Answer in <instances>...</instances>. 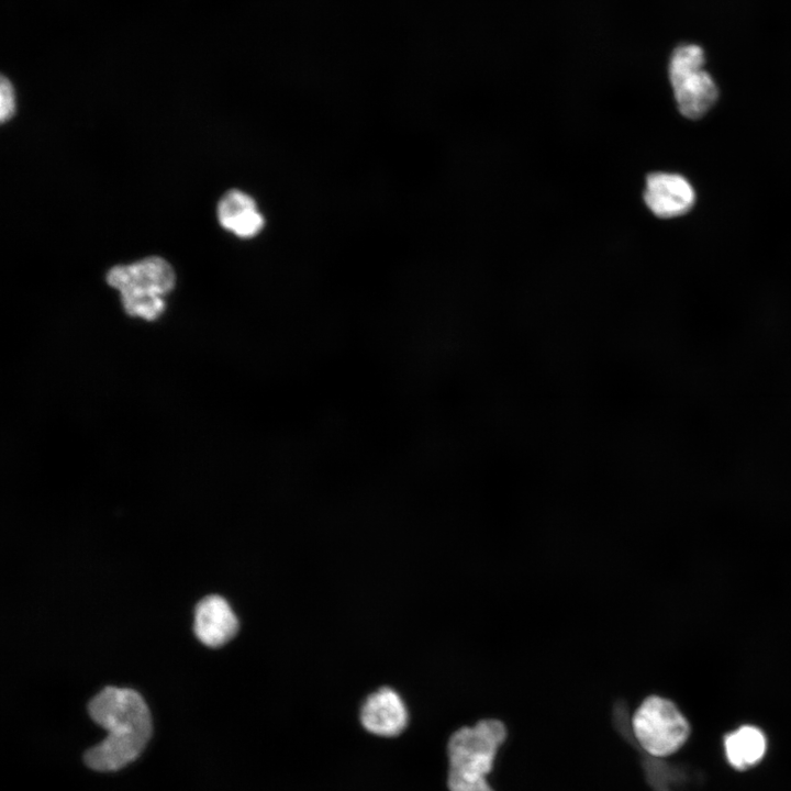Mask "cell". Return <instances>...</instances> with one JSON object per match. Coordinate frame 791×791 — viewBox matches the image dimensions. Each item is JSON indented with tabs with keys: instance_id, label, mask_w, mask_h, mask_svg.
Instances as JSON below:
<instances>
[{
	"instance_id": "6da1fadb",
	"label": "cell",
	"mask_w": 791,
	"mask_h": 791,
	"mask_svg": "<svg viewBox=\"0 0 791 791\" xmlns=\"http://www.w3.org/2000/svg\"><path fill=\"white\" fill-rule=\"evenodd\" d=\"M88 711L108 733L102 742L85 753L83 760L89 768L119 770L141 755L152 735V720L138 692L105 687L90 700Z\"/></svg>"
},
{
	"instance_id": "7a4b0ae2",
	"label": "cell",
	"mask_w": 791,
	"mask_h": 791,
	"mask_svg": "<svg viewBox=\"0 0 791 791\" xmlns=\"http://www.w3.org/2000/svg\"><path fill=\"white\" fill-rule=\"evenodd\" d=\"M506 736V726L495 718L455 731L447 743L448 791H493L487 776Z\"/></svg>"
},
{
	"instance_id": "3957f363",
	"label": "cell",
	"mask_w": 791,
	"mask_h": 791,
	"mask_svg": "<svg viewBox=\"0 0 791 791\" xmlns=\"http://www.w3.org/2000/svg\"><path fill=\"white\" fill-rule=\"evenodd\" d=\"M107 282L119 291L126 314L154 321L166 309L165 297L174 289L176 275L166 259L148 256L112 267Z\"/></svg>"
},
{
	"instance_id": "277c9868",
	"label": "cell",
	"mask_w": 791,
	"mask_h": 791,
	"mask_svg": "<svg viewBox=\"0 0 791 791\" xmlns=\"http://www.w3.org/2000/svg\"><path fill=\"white\" fill-rule=\"evenodd\" d=\"M704 52L697 44L677 46L669 60V79L678 109L686 118L703 116L718 97L712 76L703 68Z\"/></svg>"
},
{
	"instance_id": "5b68a950",
	"label": "cell",
	"mask_w": 791,
	"mask_h": 791,
	"mask_svg": "<svg viewBox=\"0 0 791 791\" xmlns=\"http://www.w3.org/2000/svg\"><path fill=\"white\" fill-rule=\"evenodd\" d=\"M632 727L639 745L650 755L668 756L687 740L690 726L678 708L668 699L646 698L632 717Z\"/></svg>"
},
{
	"instance_id": "8992f818",
	"label": "cell",
	"mask_w": 791,
	"mask_h": 791,
	"mask_svg": "<svg viewBox=\"0 0 791 791\" xmlns=\"http://www.w3.org/2000/svg\"><path fill=\"white\" fill-rule=\"evenodd\" d=\"M644 201L656 216L669 219L690 211L695 193L681 175L658 171L646 177Z\"/></svg>"
},
{
	"instance_id": "52a82bcc",
	"label": "cell",
	"mask_w": 791,
	"mask_h": 791,
	"mask_svg": "<svg viewBox=\"0 0 791 791\" xmlns=\"http://www.w3.org/2000/svg\"><path fill=\"white\" fill-rule=\"evenodd\" d=\"M360 723L370 734L379 737H396L408 725L409 713L401 695L383 687L370 693L360 708Z\"/></svg>"
},
{
	"instance_id": "ba28073f",
	"label": "cell",
	"mask_w": 791,
	"mask_h": 791,
	"mask_svg": "<svg viewBox=\"0 0 791 791\" xmlns=\"http://www.w3.org/2000/svg\"><path fill=\"white\" fill-rule=\"evenodd\" d=\"M193 630L202 644L220 647L235 636L238 621L229 602L212 594L204 597L196 605Z\"/></svg>"
},
{
	"instance_id": "9c48e42d",
	"label": "cell",
	"mask_w": 791,
	"mask_h": 791,
	"mask_svg": "<svg viewBox=\"0 0 791 791\" xmlns=\"http://www.w3.org/2000/svg\"><path fill=\"white\" fill-rule=\"evenodd\" d=\"M216 213L221 226L242 238L256 236L265 225V218L256 201L238 189L229 190L222 196Z\"/></svg>"
},
{
	"instance_id": "30bf717a",
	"label": "cell",
	"mask_w": 791,
	"mask_h": 791,
	"mask_svg": "<svg viewBox=\"0 0 791 791\" xmlns=\"http://www.w3.org/2000/svg\"><path fill=\"white\" fill-rule=\"evenodd\" d=\"M764 733L750 725H745L729 733L724 739L727 760L736 769H748L758 764L766 751Z\"/></svg>"
},
{
	"instance_id": "8fae6325",
	"label": "cell",
	"mask_w": 791,
	"mask_h": 791,
	"mask_svg": "<svg viewBox=\"0 0 791 791\" xmlns=\"http://www.w3.org/2000/svg\"><path fill=\"white\" fill-rule=\"evenodd\" d=\"M15 112V99L13 86L9 79L1 77L0 81V119L4 123L10 120Z\"/></svg>"
}]
</instances>
